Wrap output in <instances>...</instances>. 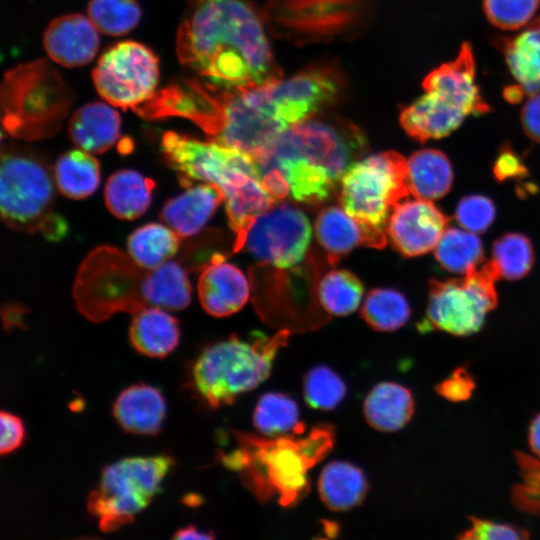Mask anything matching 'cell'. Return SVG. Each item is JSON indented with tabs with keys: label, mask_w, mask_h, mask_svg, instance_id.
<instances>
[{
	"label": "cell",
	"mask_w": 540,
	"mask_h": 540,
	"mask_svg": "<svg viewBox=\"0 0 540 540\" xmlns=\"http://www.w3.org/2000/svg\"><path fill=\"white\" fill-rule=\"evenodd\" d=\"M253 425L270 438L299 435L304 431L297 403L280 392H268L259 398L253 412Z\"/></svg>",
	"instance_id": "obj_31"
},
{
	"label": "cell",
	"mask_w": 540,
	"mask_h": 540,
	"mask_svg": "<svg viewBox=\"0 0 540 540\" xmlns=\"http://www.w3.org/2000/svg\"><path fill=\"white\" fill-rule=\"evenodd\" d=\"M54 171L36 151L8 145L2 149L0 170L1 217L14 230L40 233L60 241L68 232L55 210Z\"/></svg>",
	"instance_id": "obj_6"
},
{
	"label": "cell",
	"mask_w": 540,
	"mask_h": 540,
	"mask_svg": "<svg viewBox=\"0 0 540 540\" xmlns=\"http://www.w3.org/2000/svg\"><path fill=\"white\" fill-rule=\"evenodd\" d=\"M160 147L183 187H190L195 181L212 183L226 197L251 180L261 178L255 157L213 140L200 141L166 131Z\"/></svg>",
	"instance_id": "obj_11"
},
{
	"label": "cell",
	"mask_w": 540,
	"mask_h": 540,
	"mask_svg": "<svg viewBox=\"0 0 540 540\" xmlns=\"http://www.w3.org/2000/svg\"><path fill=\"white\" fill-rule=\"evenodd\" d=\"M521 123L525 134L540 143V91L528 96L521 110Z\"/></svg>",
	"instance_id": "obj_44"
},
{
	"label": "cell",
	"mask_w": 540,
	"mask_h": 540,
	"mask_svg": "<svg viewBox=\"0 0 540 540\" xmlns=\"http://www.w3.org/2000/svg\"><path fill=\"white\" fill-rule=\"evenodd\" d=\"M155 185L153 179L135 170L117 171L108 178L105 186L106 206L119 219L138 218L148 209Z\"/></svg>",
	"instance_id": "obj_27"
},
{
	"label": "cell",
	"mask_w": 540,
	"mask_h": 540,
	"mask_svg": "<svg viewBox=\"0 0 540 540\" xmlns=\"http://www.w3.org/2000/svg\"><path fill=\"white\" fill-rule=\"evenodd\" d=\"M410 194L407 160L395 151L355 161L340 181L339 201L371 236L373 247L387 242V223L397 203Z\"/></svg>",
	"instance_id": "obj_8"
},
{
	"label": "cell",
	"mask_w": 540,
	"mask_h": 540,
	"mask_svg": "<svg viewBox=\"0 0 540 540\" xmlns=\"http://www.w3.org/2000/svg\"><path fill=\"white\" fill-rule=\"evenodd\" d=\"M366 147L365 136L353 124L308 118L281 133L265 151L315 166L340 184Z\"/></svg>",
	"instance_id": "obj_12"
},
{
	"label": "cell",
	"mask_w": 540,
	"mask_h": 540,
	"mask_svg": "<svg viewBox=\"0 0 540 540\" xmlns=\"http://www.w3.org/2000/svg\"><path fill=\"white\" fill-rule=\"evenodd\" d=\"M474 389V379L464 367L457 368L436 386L437 393L451 402H462L469 399Z\"/></svg>",
	"instance_id": "obj_41"
},
{
	"label": "cell",
	"mask_w": 540,
	"mask_h": 540,
	"mask_svg": "<svg viewBox=\"0 0 540 540\" xmlns=\"http://www.w3.org/2000/svg\"><path fill=\"white\" fill-rule=\"evenodd\" d=\"M72 102L71 90L48 61L19 64L3 78L2 126L17 139L50 137L60 129Z\"/></svg>",
	"instance_id": "obj_7"
},
{
	"label": "cell",
	"mask_w": 540,
	"mask_h": 540,
	"mask_svg": "<svg viewBox=\"0 0 540 540\" xmlns=\"http://www.w3.org/2000/svg\"><path fill=\"white\" fill-rule=\"evenodd\" d=\"M453 170L447 156L437 149H422L407 160V184L410 194L436 200L450 190Z\"/></svg>",
	"instance_id": "obj_28"
},
{
	"label": "cell",
	"mask_w": 540,
	"mask_h": 540,
	"mask_svg": "<svg viewBox=\"0 0 540 540\" xmlns=\"http://www.w3.org/2000/svg\"><path fill=\"white\" fill-rule=\"evenodd\" d=\"M359 0H273L271 17L305 37L337 33L352 23Z\"/></svg>",
	"instance_id": "obj_16"
},
{
	"label": "cell",
	"mask_w": 540,
	"mask_h": 540,
	"mask_svg": "<svg viewBox=\"0 0 540 540\" xmlns=\"http://www.w3.org/2000/svg\"><path fill=\"white\" fill-rule=\"evenodd\" d=\"M312 228L307 216L289 204H274L249 227L244 247L257 260L277 268H291L307 252Z\"/></svg>",
	"instance_id": "obj_14"
},
{
	"label": "cell",
	"mask_w": 540,
	"mask_h": 540,
	"mask_svg": "<svg viewBox=\"0 0 540 540\" xmlns=\"http://www.w3.org/2000/svg\"><path fill=\"white\" fill-rule=\"evenodd\" d=\"M173 465L170 455L161 454L129 457L105 467L87 499V509L98 518L100 529L110 532L131 523L159 493Z\"/></svg>",
	"instance_id": "obj_9"
},
{
	"label": "cell",
	"mask_w": 540,
	"mask_h": 540,
	"mask_svg": "<svg viewBox=\"0 0 540 540\" xmlns=\"http://www.w3.org/2000/svg\"><path fill=\"white\" fill-rule=\"evenodd\" d=\"M214 534L211 531L199 530L196 527L189 525L177 530L173 539H213Z\"/></svg>",
	"instance_id": "obj_47"
},
{
	"label": "cell",
	"mask_w": 540,
	"mask_h": 540,
	"mask_svg": "<svg viewBox=\"0 0 540 540\" xmlns=\"http://www.w3.org/2000/svg\"><path fill=\"white\" fill-rule=\"evenodd\" d=\"M448 222L430 200L407 197L393 208L387 223V237L399 253L415 257L434 250Z\"/></svg>",
	"instance_id": "obj_15"
},
{
	"label": "cell",
	"mask_w": 540,
	"mask_h": 540,
	"mask_svg": "<svg viewBox=\"0 0 540 540\" xmlns=\"http://www.w3.org/2000/svg\"><path fill=\"white\" fill-rule=\"evenodd\" d=\"M176 54L197 77L223 90L280 78L262 18L248 0H189Z\"/></svg>",
	"instance_id": "obj_1"
},
{
	"label": "cell",
	"mask_w": 540,
	"mask_h": 540,
	"mask_svg": "<svg viewBox=\"0 0 540 540\" xmlns=\"http://www.w3.org/2000/svg\"><path fill=\"white\" fill-rule=\"evenodd\" d=\"M58 190L72 199H83L98 188L100 183L99 161L84 150H71L62 154L54 167Z\"/></svg>",
	"instance_id": "obj_29"
},
{
	"label": "cell",
	"mask_w": 540,
	"mask_h": 540,
	"mask_svg": "<svg viewBox=\"0 0 540 540\" xmlns=\"http://www.w3.org/2000/svg\"><path fill=\"white\" fill-rule=\"evenodd\" d=\"M238 449L222 454V463L240 473L241 481L258 500L278 496L283 507L295 505L308 492L307 472L332 448L334 433L327 425L298 435L261 438L234 431Z\"/></svg>",
	"instance_id": "obj_3"
},
{
	"label": "cell",
	"mask_w": 540,
	"mask_h": 540,
	"mask_svg": "<svg viewBox=\"0 0 540 540\" xmlns=\"http://www.w3.org/2000/svg\"><path fill=\"white\" fill-rule=\"evenodd\" d=\"M491 262L499 276L517 280L526 276L534 262L531 241L520 233H508L495 241Z\"/></svg>",
	"instance_id": "obj_35"
},
{
	"label": "cell",
	"mask_w": 540,
	"mask_h": 540,
	"mask_svg": "<svg viewBox=\"0 0 540 540\" xmlns=\"http://www.w3.org/2000/svg\"><path fill=\"white\" fill-rule=\"evenodd\" d=\"M346 391L343 379L328 366H315L304 376V399L306 404L315 410L335 409L344 399Z\"/></svg>",
	"instance_id": "obj_37"
},
{
	"label": "cell",
	"mask_w": 540,
	"mask_h": 540,
	"mask_svg": "<svg viewBox=\"0 0 540 540\" xmlns=\"http://www.w3.org/2000/svg\"><path fill=\"white\" fill-rule=\"evenodd\" d=\"M166 405L161 391L135 384L122 390L113 403V416L127 433L155 435L162 427Z\"/></svg>",
	"instance_id": "obj_21"
},
{
	"label": "cell",
	"mask_w": 540,
	"mask_h": 540,
	"mask_svg": "<svg viewBox=\"0 0 540 540\" xmlns=\"http://www.w3.org/2000/svg\"><path fill=\"white\" fill-rule=\"evenodd\" d=\"M500 278L489 261L464 277L432 280L422 330H437L455 336L478 332L487 314L497 305L495 282Z\"/></svg>",
	"instance_id": "obj_10"
},
{
	"label": "cell",
	"mask_w": 540,
	"mask_h": 540,
	"mask_svg": "<svg viewBox=\"0 0 540 540\" xmlns=\"http://www.w3.org/2000/svg\"><path fill=\"white\" fill-rule=\"evenodd\" d=\"M87 11L96 28L110 36L127 34L141 18V8L136 0H91Z\"/></svg>",
	"instance_id": "obj_36"
},
{
	"label": "cell",
	"mask_w": 540,
	"mask_h": 540,
	"mask_svg": "<svg viewBox=\"0 0 540 540\" xmlns=\"http://www.w3.org/2000/svg\"><path fill=\"white\" fill-rule=\"evenodd\" d=\"M483 11L495 27L514 31L525 27L540 6V0H483Z\"/></svg>",
	"instance_id": "obj_38"
},
{
	"label": "cell",
	"mask_w": 540,
	"mask_h": 540,
	"mask_svg": "<svg viewBox=\"0 0 540 540\" xmlns=\"http://www.w3.org/2000/svg\"><path fill=\"white\" fill-rule=\"evenodd\" d=\"M528 443L533 454L540 460V413L529 424Z\"/></svg>",
	"instance_id": "obj_45"
},
{
	"label": "cell",
	"mask_w": 540,
	"mask_h": 540,
	"mask_svg": "<svg viewBox=\"0 0 540 540\" xmlns=\"http://www.w3.org/2000/svg\"><path fill=\"white\" fill-rule=\"evenodd\" d=\"M0 426V453L5 455L13 452L22 444L25 429L18 416L4 410L0 413Z\"/></svg>",
	"instance_id": "obj_42"
},
{
	"label": "cell",
	"mask_w": 540,
	"mask_h": 540,
	"mask_svg": "<svg viewBox=\"0 0 540 540\" xmlns=\"http://www.w3.org/2000/svg\"><path fill=\"white\" fill-rule=\"evenodd\" d=\"M525 27L520 34L496 42L517 82L505 92L511 102L540 91V15Z\"/></svg>",
	"instance_id": "obj_19"
},
{
	"label": "cell",
	"mask_w": 540,
	"mask_h": 540,
	"mask_svg": "<svg viewBox=\"0 0 540 540\" xmlns=\"http://www.w3.org/2000/svg\"><path fill=\"white\" fill-rule=\"evenodd\" d=\"M181 237L170 227L149 223L136 229L127 240L129 255L141 266L155 269L179 251Z\"/></svg>",
	"instance_id": "obj_30"
},
{
	"label": "cell",
	"mask_w": 540,
	"mask_h": 540,
	"mask_svg": "<svg viewBox=\"0 0 540 540\" xmlns=\"http://www.w3.org/2000/svg\"><path fill=\"white\" fill-rule=\"evenodd\" d=\"M179 338V322L166 309L148 307L134 313L129 339L139 353L163 358L176 348Z\"/></svg>",
	"instance_id": "obj_23"
},
{
	"label": "cell",
	"mask_w": 540,
	"mask_h": 540,
	"mask_svg": "<svg viewBox=\"0 0 540 540\" xmlns=\"http://www.w3.org/2000/svg\"><path fill=\"white\" fill-rule=\"evenodd\" d=\"M121 118L110 105L90 102L72 115L68 133L72 142L89 153H103L119 139Z\"/></svg>",
	"instance_id": "obj_22"
},
{
	"label": "cell",
	"mask_w": 540,
	"mask_h": 540,
	"mask_svg": "<svg viewBox=\"0 0 540 540\" xmlns=\"http://www.w3.org/2000/svg\"><path fill=\"white\" fill-rule=\"evenodd\" d=\"M455 218L463 229L481 233L494 221L495 207L493 202L485 196H466L458 203Z\"/></svg>",
	"instance_id": "obj_39"
},
{
	"label": "cell",
	"mask_w": 540,
	"mask_h": 540,
	"mask_svg": "<svg viewBox=\"0 0 540 540\" xmlns=\"http://www.w3.org/2000/svg\"><path fill=\"white\" fill-rule=\"evenodd\" d=\"M198 297L202 308L214 317H226L239 311L250 294L244 273L224 258L205 266L198 278Z\"/></svg>",
	"instance_id": "obj_18"
},
{
	"label": "cell",
	"mask_w": 540,
	"mask_h": 540,
	"mask_svg": "<svg viewBox=\"0 0 540 540\" xmlns=\"http://www.w3.org/2000/svg\"><path fill=\"white\" fill-rule=\"evenodd\" d=\"M191 291L186 269L179 262L147 269L121 250L102 245L82 261L73 298L83 316L99 323L117 312L136 313L148 307L185 309Z\"/></svg>",
	"instance_id": "obj_2"
},
{
	"label": "cell",
	"mask_w": 540,
	"mask_h": 540,
	"mask_svg": "<svg viewBox=\"0 0 540 540\" xmlns=\"http://www.w3.org/2000/svg\"><path fill=\"white\" fill-rule=\"evenodd\" d=\"M98 29L90 18L67 14L54 19L47 27L43 43L48 56L65 67L90 62L99 48Z\"/></svg>",
	"instance_id": "obj_17"
},
{
	"label": "cell",
	"mask_w": 540,
	"mask_h": 540,
	"mask_svg": "<svg viewBox=\"0 0 540 540\" xmlns=\"http://www.w3.org/2000/svg\"><path fill=\"white\" fill-rule=\"evenodd\" d=\"M315 235L331 262L359 245L373 247L371 236L365 227L342 206H329L320 211L315 221Z\"/></svg>",
	"instance_id": "obj_26"
},
{
	"label": "cell",
	"mask_w": 540,
	"mask_h": 540,
	"mask_svg": "<svg viewBox=\"0 0 540 540\" xmlns=\"http://www.w3.org/2000/svg\"><path fill=\"white\" fill-rule=\"evenodd\" d=\"M290 332L268 337L256 333L252 341L235 335L206 347L190 369L188 384L194 395L216 409L259 386L269 376L278 349Z\"/></svg>",
	"instance_id": "obj_5"
},
{
	"label": "cell",
	"mask_w": 540,
	"mask_h": 540,
	"mask_svg": "<svg viewBox=\"0 0 540 540\" xmlns=\"http://www.w3.org/2000/svg\"><path fill=\"white\" fill-rule=\"evenodd\" d=\"M411 309L406 297L392 288H376L365 298L361 317L375 331L392 332L409 320Z\"/></svg>",
	"instance_id": "obj_33"
},
{
	"label": "cell",
	"mask_w": 540,
	"mask_h": 540,
	"mask_svg": "<svg viewBox=\"0 0 540 540\" xmlns=\"http://www.w3.org/2000/svg\"><path fill=\"white\" fill-rule=\"evenodd\" d=\"M434 254L442 268L458 274L476 269L484 257L482 242L476 233L455 227H447Z\"/></svg>",
	"instance_id": "obj_32"
},
{
	"label": "cell",
	"mask_w": 540,
	"mask_h": 540,
	"mask_svg": "<svg viewBox=\"0 0 540 540\" xmlns=\"http://www.w3.org/2000/svg\"><path fill=\"white\" fill-rule=\"evenodd\" d=\"M470 526L458 538L473 540L527 539L528 531L517 526L477 517H470Z\"/></svg>",
	"instance_id": "obj_40"
},
{
	"label": "cell",
	"mask_w": 540,
	"mask_h": 540,
	"mask_svg": "<svg viewBox=\"0 0 540 540\" xmlns=\"http://www.w3.org/2000/svg\"><path fill=\"white\" fill-rule=\"evenodd\" d=\"M364 287L350 271L334 269L326 273L318 285L322 307L331 315L346 316L360 305Z\"/></svg>",
	"instance_id": "obj_34"
},
{
	"label": "cell",
	"mask_w": 540,
	"mask_h": 540,
	"mask_svg": "<svg viewBox=\"0 0 540 540\" xmlns=\"http://www.w3.org/2000/svg\"><path fill=\"white\" fill-rule=\"evenodd\" d=\"M493 172L497 180L505 181L525 175L527 169L520 156L512 148L504 146L495 160Z\"/></svg>",
	"instance_id": "obj_43"
},
{
	"label": "cell",
	"mask_w": 540,
	"mask_h": 540,
	"mask_svg": "<svg viewBox=\"0 0 540 540\" xmlns=\"http://www.w3.org/2000/svg\"><path fill=\"white\" fill-rule=\"evenodd\" d=\"M318 493L325 506L345 512L359 506L369 485L364 472L346 461H332L324 466L318 478Z\"/></svg>",
	"instance_id": "obj_25"
},
{
	"label": "cell",
	"mask_w": 540,
	"mask_h": 540,
	"mask_svg": "<svg viewBox=\"0 0 540 540\" xmlns=\"http://www.w3.org/2000/svg\"><path fill=\"white\" fill-rule=\"evenodd\" d=\"M224 201L218 186L202 183L187 187L176 197L170 198L160 212L161 220L181 238L197 234Z\"/></svg>",
	"instance_id": "obj_20"
},
{
	"label": "cell",
	"mask_w": 540,
	"mask_h": 540,
	"mask_svg": "<svg viewBox=\"0 0 540 540\" xmlns=\"http://www.w3.org/2000/svg\"><path fill=\"white\" fill-rule=\"evenodd\" d=\"M415 403L411 391L402 384L381 382L374 386L364 400L367 423L381 432H395L412 418Z\"/></svg>",
	"instance_id": "obj_24"
},
{
	"label": "cell",
	"mask_w": 540,
	"mask_h": 540,
	"mask_svg": "<svg viewBox=\"0 0 540 540\" xmlns=\"http://www.w3.org/2000/svg\"><path fill=\"white\" fill-rule=\"evenodd\" d=\"M23 315L24 310L16 305L4 307L2 316L5 328L9 329L12 326L23 324Z\"/></svg>",
	"instance_id": "obj_46"
},
{
	"label": "cell",
	"mask_w": 540,
	"mask_h": 540,
	"mask_svg": "<svg viewBox=\"0 0 540 540\" xmlns=\"http://www.w3.org/2000/svg\"><path fill=\"white\" fill-rule=\"evenodd\" d=\"M422 86L425 94L400 114L402 128L417 141L444 138L468 116L490 110L476 84L475 58L468 42L461 45L454 60L432 70Z\"/></svg>",
	"instance_id": "obj_4"
},
{
	"label": "cell",
	"mask_w": 540,
	"mask_h": 540,
	"mask_svg": "<svg viewBox=\"0 0 540 540\" xmlns=\"http://www.w3.org/2000/svg\"><path fill=\"white\" fill-rule=\"evenodd\" d=\"M92 78L100 96L110 105L135 110L157 87L158 58L136 41H123L102 54Z\"/></svg>",
	"instance_id": "obj_13"
}]
</instances>
